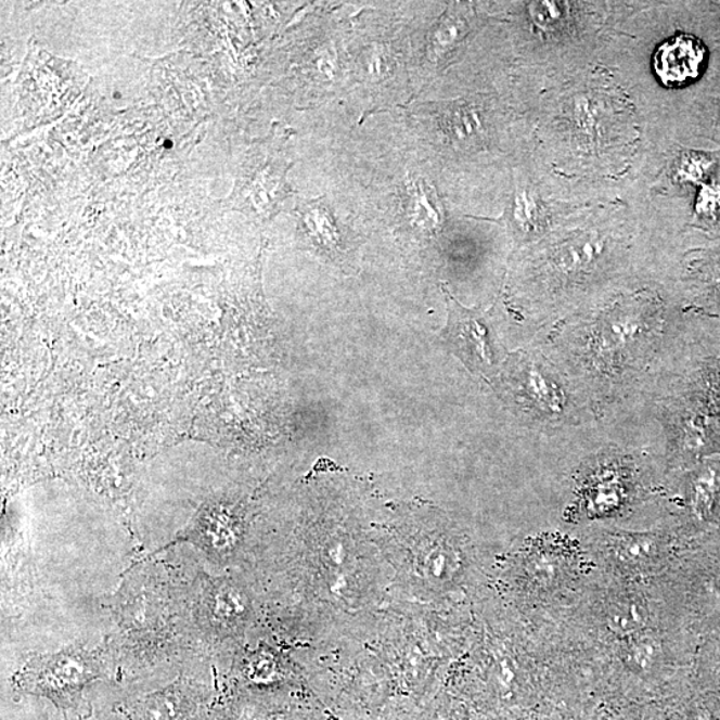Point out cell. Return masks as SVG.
Segmentation results:
<instances>
[{"label": "cell", "instance_id": "1", "mask_svg": "<svg viewBox=\"0 0 720 720\" xmlns=\"http://www.w3.org/2000/svg\"><path fill=\"white\" fill-rule=\"evenodd\" d=\"M533 150L586 205L623 200L646 150L634 98L612 68L583 69L543 91Z\"/></svg>", "mask_w": 720, "mask_h": 720}, {"label": "cell", "instance_id": "2", "mask_svg": "<svg viewBox=\"0 0 720 720\" xmlns=\"http://www.w3.org/2000/svg\"><path fill=\"white\" fill-rule=\"evenodd\" d=\"M530 34L539 50L542 92L600 63L617 31L625 2H531Z\"/></svg>", "mask_w": 720, "mask_h": 720}, {"label": "cell", "instance_id": "3", "mask_svg": "<svg viewBox=\"0 0 720 720\" xmlns=\"http://www.w3.org/2000/svg\"><path fill=\"white\" fill-rule=\"evenodd\" d=\"M106 672L102 647L91 650L75 643L57 653L28 655L11 684L16 694L49 699L63 716L86 720L92 717L86 690Z\"/></svg>", "mask_w": 720, "mask_h": 720}, {"label": "cell", "instance_id": "4", "mask_svg": "<svg viewBox=\"0 0 720 720\" xmlns=\"http://www.w3.org/2000/svg\"><path fill=\"white\" fill-rule=\"evenodd\" d=\"M589 206L537 156L532 168L513 171V191L501 220L519 246H530Z\"/></svg>", "mask_w": 720, "mask_h": 720}, {"label": "cell", "instance_id": "5", "mask_svg": "<svg viewBox=\"0 0 720 720\" xmlns=\"http://www.w3.org/2000/svg\"><path fill=\"white\" fill-rule=\"evenodd\" d=\"M194 609L201 631L214 641L241 635L253 619L252 597L236 580L228 577H202Z\"/></svg>", "mask_w": 720, "mask_h": 720}, {"label": "cell", "instance_id": "6", "mask_svg": "<svg viewBox=\"0 0 720 720\" xmlns=\"http://www.w3.org/2000/svg\"><path fill=\"white\" fill-rule=\"evenodd\" d=\"M443 294L449 311V321L442 333L446 346L474 374H490L496 368L497 351L487 317L489 313L467 309L446 287Z\"/></svg>", "mask_w": 720, "mask_h": 720}, {"label": "cell", "instance_id": "7", "mask_svg": "<svg viewBox=\"0 0 720 720\" xmlns=\"http://www.w3.org/2000/svg\"><path fill=\"white\" fill-rule=\"evenodd\" d=\"M114 711L127 720H211L213 717L205 691L183 677L153 693L119 702Z\"/></svg>", "mask_w": 720, "mask_h": 720}, {"label": "cell", "instance_id": "8", "mask_svg": "<svg viewBox=\"0 0 720 720\" xmlns=\"http://www.w3.org/2000/svg\"><path fill=\"white\" fill-rule=\"evenodd\" d=\"M190 543L208 557L214 565L230 566L242 553L243 528L240 518L222 504H206L196 518L168 545ZM160 548L158 554L168 548Z\"/></svg>", "mask_w": 720, "mask_h": 720}, {"label": "cell", "instance_id": "9", "mask_svg": "<svg viewBox=\"0 0 720 720\" xmlns=\"http://www.w3.org/2000/svg\"><path fill=\"white\" fill-rule=\"evenodd\" d=\"M526 390L532 402L540 410L549 414L561 415L566 409V395L562 388L556 385L553 377L545 375L536 365L528 370L526 376Z\"/></svg>", "mask_w": 720, "mask_h": 720}, {"label": "cell", "instance_id": "10", "mask_svg": "<svg viewBox=\"0 0 720 720\" xmlns=\"http://www.w3.org/2000/svg\"><path fill=\"white\" fill-rule=\"evenodd\" d=\"M660 642L653 635L639 634L626 638L622 646V660L631 671L646 673L654 669L660 660Z\"/></svg>", "mask_w": 720, "mask_h": 720}, {"label": "cell", "instance_id": "11", "mask_svg": "<svg viewBox=\"0 0 720 720\" xmlns=\"http://www.w3.org/2000/svg\"><path fill=\"white\" fill-rule=\"evenodd\" d=\"M658 540L643 533L618 537L613 543V553L625 565H644L658 555Z\"/></svg>", "mask_w": 720, "mask_h": 720}, {"label": "cell", "instance_id": "12", "mask_svg": "<svg viewBox=\"0 0 720 720\" xmlns=\"http://www.w3.org/2000/svg\"><path fill=\"white\" fill-rule=\"evenodd\" d=\"M606 622L608 629L619 637L629 638L642 632L646 626V613L634 602H618L609 606Z\"/></svg>", "mask_w": 720, "mask_h": 720}, {"label": "cell", "instance_id": "13", "mask_svg": "<svg viewBox=\"0 0 720 720\" xmlns=\"http://www.w3.org/2000/svg\"><path fill=\"white\" fill-rule=\"evenodd\" d=\"M242 676L255 686H272L282 682L283 676L274 658L269 654H254L242 666Z\"/></svg>", "mask_w": 720, "mask_h": 720}, {"label": "cell", "instance_id": "14", "mask_svg": "<svg viewBox=\"0 0 720 720\" xmlns=\"http://www.w3.org/2000/svg\"><path fill=\"white\" fill-rule=\"evenodd\" d=\"M713 489H716V481H713L712 474H702L694 485V507L696 513L705 515L710 510L713 499Z\"/></svg>", "mask_w": 720, "mask_h": 720}]
</instances>
